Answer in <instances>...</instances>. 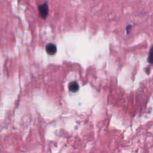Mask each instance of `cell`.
<instances>
[{"label": "cell", "mask_w": 153, "mask_h": 153, "mask_svg": "<svg viewBox=\"0 0 153 153\" xmlns=\"http://www.w3.org/2000/svg\"><path fill=\"white\" fill-rule=\"evenodd\" d=\"M46 51L48 54L53 55L56 53L57 47L53 43H48L46 46Z\"/></svg>", "instance_id": "cell-2"}, {"label": "cell", "mask_w": 153, "mask_h": 153, "mask_svg": "<svg viewBox=\"0 0 153 153\" xmlns=\"http://www.w3.org/2000/svg\"><path fill=\"white\" fill-rule=\"evenodd\" d=\"M38 11H39L40 16L43 19H46L48 15V4L46 3H45L43 4L39 5L38 7Z\"/></svg>", "instance_id": "cell-1"}, {"label": "cell", "mask_w": 153, "mask_h": 153, "mask_svg": "<svg viewBox=\"0 0 153 153\" xmlns=\"http://www.w3.org/2000/svg\"><path fill=\"white\" fill-rule=\"evenodd\" d=\"M151 57H152V52H151V50H150V55H149V58H148V61L150 63H151Z\"/></svg>", "instance_id": "cell-4"}, {"label": "cell", "mask_w": 153, "mask_h": 153, "mask_svg": "<svg viewBox=\"0 0 153 153\" xmlns=\"http://www.w3.org/2000/svg\"><path fill=\"white\" fill-rule=\"evenodd\" d=\"M68 89L72 92H76L79 89V86L76 82H72L69 85Z\"/></svg>", "instance_id": "cell-3"}]
</instances>
